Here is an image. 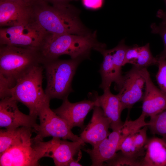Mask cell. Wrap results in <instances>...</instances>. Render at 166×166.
Here are the masks:
<instances>
[{"label": "cell", "instance_id": "obj_1", "mask_svg": "<svg viewBox=\"0 0 166 166\" xmlns=\"http://www.w3.org/2000/svg\"><path fill=\"white\" fill-rule=\"evenodd\" d=\"M32 8L34 21L48 33L85 35L90 33L81 22L78 11L69 4L53 6L37 0Z\"/></svg>", "mask_w": 166, "mask_h": 166}, {"label": "cell", "instance_id": "obj_2", "mask_svg": "<svg viewBox=\"0 0 166 166\" xmlns=\"http://www.w3.org/2000/svg\"><path fill=\"white\" fill-rule=\"evenodd\" d=\"M106 46L96 39L94 31L85 35L71 34H53L47 33L38 50L42 61L57 59L63 55L71 59L82 60L89 58L91 50Z\"/></svg>", "mask_w": 166, "mask_h": 166}, {"label": "cell", "instance_id": "obj_3", "mask_svg": "<svg viewBox=\"0 0 166 166\" xmlns=\"http://www.w3.org/2000/svg\"><path fill=\"white\" fill-rule=\"evenodd\" d=\"M40 64L38 50L0 45V98L8 97L18 79L33 66Z\"/></svg>", "mask_w": 166, "mask_h": 166}, {"label": "cell", "instance_id": "obj_4", "mask_svg": "<svg viewBox=\"0 0 166 166\" xmlns=\"http://www.w3.org/2000/svg\"><path fill=\"white\" fill-rule=\"evenodd\" d=\"M44 69L41 64L34 66L18 79L9 92L10 97L26 106L29 114L36 117L50 100L42 88Z\"/></svg>", "mask_w": 166, "mask_h": 166}, {"label": "cell", "instance_id": "obj_5", "mask_svg": "<svg viewBox=\"0 0 166 166\" xmlns=\"http://www.w3.org/2000/svg\"><path fill=\"white\" fill-rule=\"evenodd\" d=\"M83 60L81 59L43 61L41 64L45 69L47 85L45 90L51 100H62L68 98L73 92L72 83L76 70Z\"/></svg>", "mask_w": 166, "mask_h": 166}, {"label": "cell", "instance_id": "obj_6", "mask_svg": "<svg viewBox=\"0 0 166 166\" xmlns=\"http://www.w3.org/2000/svg\"><path fill=\"white\" fill-rule=\"evenodd\" d=\"M124 43L123 39L113 49H107L106 47H101L94 49L100 52L103 57L99 71L101 78L100 87L103 91L110 88L113 83H114L115 89L117 91L122 84V68L126 51L129 46Z\"/></svg>", "mask_w": 166, "mask_h": 166}, {"label": "cell", "instance_id": "obj_7", "mask_svg": "<svg viewBox=\"0 0 166 166\" xmlns=\"http://www.w3.org/2000/svg\"><path fill=\"white\" fill-rule=\"evenodd\" d=\"M47 33L34 20L26 24L1 28L0 45L38 50Z\"/></svg>", "mask_w": 166, "mask_h": 166}, {"label": "cell", "instance_id": "obj_8", "mask_svg": "<svg viewBox=\"0 0 166 166\" xmlns=\"http://www.w3.org/2000/svg\"><path fill=\"white\" fill-rule=\"evenodd\" d=\"M32 140L39 159L51 158L56 166H68L69 162L85 145L84 142L69 141L56 137H53L46 142Z\"/></svg>", "mask_w": 166, "mask_h": 166}, {"label": "cell", "instance_id": "obj_9", "mask_svg": "<svg viewBox=\"0 0 166 166\" xmlns=\"http://www.w3.org/2000/svg\"><path fill=\"white\" fill-rule=\"evenodd\" d=\"M38 116L40 124L36 135L32 138L33 140L43 141L45 138L52 136L84 142L80 136L73 134L67 123L50 108L49 103L42 109Z\"/></svg>", "mask_w": 166, "mask_h": 166}, {"label": "cell", "instance_id": "obj_10", "mask_svg": "<svg viewBox=\"0 0 166 166\" xmlns=\"http://www.w3.org/2000/svg\"><path fill=\"white\" fill-rule=\"evenodd\" d=\"M18 101L12 97L1 99L0 102V127L6 129H15L20 127L31 128L35 132L39 124L36 117L25 114L19 110Z\"/></svg>", "mask_w": 166, "mask_h": 166}, {"label": "cell", "instance_id": "obj_11", "mask_svg": "<svg viewBox=\"0 0 166 166\" xmlns=\"http://www.w3.org/2000/svg\"><path fill=\"white\" fill-rule=\"evenodd\" d=\"M31 136L11 146L0 155V166H38L39 159Z\"/></svg>", "mask_w": 166, "mask_h": 166}, {"label": "cell", "instance_id": "obj_12", "mask_svg": "<svg viewBox=\"0 0 166 166\" xmlns=\"http://www.w3.org/2000/svg\"><path fill=\"white\" fill-rule=\"evenodd\" d=\"M145 85L144 78L140 69L133 66L123 75L122 84L118 90V95L123 110L130 109L136 102L142 100L143 89Z\"/></svg>", "mask_w": 166, "mask_h": 166}, {"label": "cell", "instance_id": "obj_13", "mask_svg": "<svg viewBox=\"0 0 166 166\" xmlns=\"http://www.w3.org/2000/svg\"><path fill=\"white\" fill-rule=\"evenodd\" d=\"M145 80L141 113L146 117L154 116L166 109V94L154 84L147 68L140 69Z\"/></svg>", "mask_w": 166, "mask_h": 166}, {"label": "cell", "instance_id": "obj_14", "mask_svg": "<svg viewBox=\"0 0 166 166\" xmlns=\"http://www.w3.org/2000/svg\"><path fill=\"white\" fill-rule=\"evenodd\" d=\"M126 136L121 127L113 131L95 147L84 149L90 156L92 162L91 166H104V163L112 158L118 151L120 144Z\"/></svg>", "mask_w": 166, "mask_h": 166}, {"label": "cell", "instance_id": "obj_15", "mask_svg": "<svg viewBox=\"0 0 166 166\" xmlns=\"http://www.w3.org/2000/svg\"><path fill=\"white\" fill-rule=\"evenodd\" d=\"M95 106L96 103L93 100H85L72 103L67 98L63 100L61 106L53 110L63 119L71 129L75 127L82 128L87 115Z\"/></svg>", "mask_w": 166, "mask_h": 166}, {"label": "cell", "instance_id": "obj_16", "mask_svg": "<svg viewBox=\"0 0 166 166\" xmlns=\"http://www.w3.org/2000/svg\"><path fill=\"white\" fill-rule=\"evenodd\" d=\"M110 122L102 109L96 105L93 109L91 120L80 134L85 143L90 144L93 148L96 146L107 137L110 133Z\"/></svg>", "mask_w": 166, "mask_h": 166}, {"label": "cell", "instance_id": "obj_17", "mask_svg": "<svg viewBox=\"0 0 166 166\" xmlns=\"http://www.w3.org/2000/svg\"><path fill=\"white\" fill-rule=\"evenodd\" d=\"M32 6L0 0V26L11 27L34 21Z\"/></svg>", "mask_w": 166, "mask_h": 166}, {"label": "cell", "instance_id": "obj_18", "mask_svg": "<svg viewBox=\"0 0 166 166\" xmlns=\"http://www.w3.org/2000/svg\"><path fill=\"white\" fill-rule=\"evenodd\" d=\"M102 95L99 96L97 93H93V100L96 105L100 107L105 116L110 122V128L113 131L118 130L122 126L124 122L121 119L123 111L121 103L117 94H113L110 88L103 91Z\"/></svg>", "mask_w": 166, "mask_h": 166}, {"label": "cell", "instance_id": "obj_19", "mask_svg": "<svg viewBox=\"0 0 166 166\" xmlns=\"http://www.w3.org/2000/svg\"><path fill=\"white\" fill-rule=\"evenodd\" d=\"M141 166H166V141L162 138L148 139Z\"/></svg>", "mask_w": 166, "mask_h": 166}, {"label": "cell", "instance_id": "obj_20", "mask_svg": "<svg viewBox=\"0 0 166 166\" xmlns=\"http://www.w3.org/2000/svg\"><path fill=\"white\" fill-rule=\"evenodd\" d=\"M148 126L132 132L125 137L121 143L118 151L131 157L139 158L145 153V145L147 141Z\"/></svg>", "mask_w": 166, "mask_h": 166}, {"label": "cell", "instance_id": "obj_21", "mask_svg": "<svg viewBox=\"0 0 166 166\" xmlns=\"http://www.w3.org/2000/svg\"><path fill=\"white\" fill-rule=\"evenodd\" d=\"M32 128L20 127L15 129H0V155L11 146L32 135Z\"/></svg>", "mask_w": 166, "mask_h": 166}, {"label": "cell", "instance_id": "obj_22", "mask_svg": "<svg viewBox=\"0 0 166 166\" xmlns=\"http://www.w3.org/2000/svg\"><path fill=\"white\" fill-rule=\"evenodd\" d=\"M157 58L152 54L149 43L139 46L138 56L133 66L142 69L147 68L151 65H157Z\"/></svg>", "mask_w": 166, "mask_h": 166}, {"label": "cell", "instance_id": "obj_23", "mask_svg": "<svg viewBox=\"0 0 166 166\" xmlns=\"http://www.w3.org/2000/svg\"><path fill=\"white\" fill-rule=\"evenodd\" d=\"M148 123L151 132L160 136L166 141V109L151 117Z\"/></svg>", "mask_w": 166, "mask_h": 166}, {"label": "cell", "instance_id": "obj_24", "mask_svg": "<svg viewBox=\"0 0 166 166\" xmlns=\"http://www.w3.org/2000/svg\"><path fill=\"white\" fill-rule=\"evenodd\" d=\"M105 163L104 166H141V160L128 156L121 151L116 153L111 159Z\"/></svg>", "mask_w": 166, "mask_h": 166}, {"label": "cell", "instance_id": "obj_25", "mask_svg": "<svg viewBox=\"0 0 166 166\" xmlns=\"http://www.w3.org/2000/svg\"><path fill=\"white\" fill-rule=\"evenodd\" d=\"M157 58L158 70L156 77L159 89L166 94V58L158 57Z\"/></svg>", "mask_w": 166, "mask_h": 166}, {"label": "cell", "instance_id": "obj_26", "mask_svg": "<svg viewBox=\"0 0 166 166\" xmlns=\"http://www.w3.org/2000/svg\"><path fill=\"white\" fill-rule=\"evenodd\" d=\"M150 27L151 32L159 34L164 43V49L157 56L166 58V25L160 23L158 25H157L155 23H152Z\"/></svg>", "mask_w": 166, "mask_h": 166}, {"label": "cell", "instance_id": "obj_27", "mask_svg": "<svg viewBox=\"0 0 166 166\" xmlns=\"http://www.w3.org/2000/svg\"><path fill=\"white\" fill-rule=\"evenodd\" d=\"M139 48V46L136 45L129 46L125 53L123 66L127 64H134L138 56Z\"/></svg>", "mask_w": 166, "mask_h": 166}, {"label": "cell", "instance_id": "obj_28", "mask_svg": "<svg viewBox=\"0 0 166 166\" xmlns=\"http://www.w3.org/2000/svg\"><path fill=\"white\" fill-rule=\"evenodd\" d=\"M83 5L86 8L97 9L102 6L103 0H82Z\"/></svg>", "mask_w": 166, "mask_h": 166}, {"label": "cell", "instance_id": "obj_29", "mask_svg": "<svg viewBox=\"0 0 166 166\" xmlns=\"http://www.w3.org/2000/svg\"><path fill=\"white\" fill-rule=\"evenodd\" d=\"M40 0L53 6H61L68 5L73 0Z\"/></svg>", "mask_w": 166, "mask_h": 166}, {"label": "cell", "instance_id": "obj_30", "mask_svg": "<svg viewBox=\"0 0 166 166\" xmlns=\"http://www.w3.org/2000/svg\"><path fill=\"white\" fill-rule=\"evenodd\" d=\"M164 0L165 2L166 7V0ZM156 16L162 19V22L161 23L166 25V9L165 11L159 9L157 13Z\"/></svg>", "mask_w": 166, "mask_h": 166}, {"label": "cell", "instance_id": "obj_31", "mask_svg": "<svg viewBox=\"0 0 166 166\" xmlns=\"http://www.w3.org/2000/svg\"><path fill=\"white\" fill-rule=\"evenodd\" d=\"M19 3L27 5L32 6L38 0H0Z\"/></svg>", "mask_w": 166, "mask_h": 166}, {"label": "cell", "instance_id": "obj_32", "mask_svg": "<svg viewBox=\"0 0 166 166\" xmlns=\"http://www.w3.org/2000/svg\"><path fill=\"white\" fill-rule=\"evenodd\" d=\"M82 156L81 150L78 152V157L77 160H75L73 159L69 163L68 166H81V164H79L78 162L80 160Z\"/></svg>", "mask_w": 166, "mask_h": 166}]
</instances>
